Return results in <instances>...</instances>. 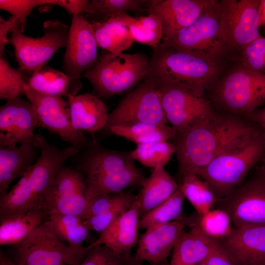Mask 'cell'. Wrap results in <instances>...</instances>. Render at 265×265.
<instances>
[{"label":"cell","mask_w":265,"mask_h":265,"mask_svg":"<svg viewBox=\"0 0 265 265\" xmlns=\"http://www.w3.org/2000/svg\"><path fill=\"white\" fill-rule=\"evenodd\" d=\"M175 152L173 143L161 141L137 145L131 153L134 160L154 169L164 167Z\"/></svg>","instance_id":"d590c367"},{"label":"cell","mask_w":265,"mask_h":265,"mask_svg":"<svg viewBox=\"0 0 265 265\" xmlns=\"http://www.w3.org/2000/svg\"><path fill=\"white\" fill-rule=\"evenodd\" d=\"M265 155V138L261 131L223 151L195 174L209 185L217 201L242 184Z\"/></svg>","instance_id":"277c9868"},{"label":"cell","mask_w":265,"mask_h":265,"mask_svg":"<svg viewBox=\"0 0 265 265\" xmlns=\"http://www.w3.org/2000/svg\"><path fill=\"white\" fill-rule=\"evenodd\" d=\"M16 25V19L12 16L7 20L0 17V56H3L5 45L9 43L8 33L15 28Z\"/></svg>","instance_id":"bcb514c9"},{"label":"cell","mask_w":265,"mask_h":265,"mask_svg":"<svg viewBox=\"0 0 265 265\" xmlns=\"http://www.w3.org/2000/svg\"><path fill=\"white\" fill-rule=\"evenodd\" d=\"M178 187L195 209L202 216L211 210L216 199L209 185L196 174H189L181 178Z\"/></svg>","instance_id":"1f68e13d"},{"label":"cell","mask_w":265,"mask_h":265,"mask_svg":"<svg viewBox=\"0 0 265 265\" xmlns=\"http://www.w3.org/2000/svg\"><path fill=\"white\" fill-rule=\"evenodd\" d=\"M259 26H265V0H261L258 9Z\"/></svg>","instance_id":"c3c4849f"},{"label":"cell","mask_w":265,"mask_h":265,"mask_svg":"<svg viewBox=\"0 0 265 265\" xmlns=\"http://www.w3.org/2000/svg\"><path fill=\"white\" fill-rule=\"evenodd\" d=\"M157 83L167 120L177 133L213 109L205 96H199L181 86Z\"/></svg>","instance_id":"9a60e30c"},{"label":"cell","mask_w":265,"mask_h":265,"mask_svg":"<svg viewBox=\"0 0 265 265\" xmlns=\"http://www.w3.org/2000/svg\"><path fill=\"white\" fill-rule=\"evenodd\" d=\"M132 265H144L142 263L137 262L134 259ZM148 265H156L149 263Z\"/></svg>","instance_id":"f907efd6"},{"label":"cell","mask_w":265,"mask_h":265,"mask_svg":"<svg viewBox=\"0 0 265 265\" xmlns=\"http://www.w3.org/2000/svg\"><path fill=\"white\" fill-rule=\"evenodd\" d=\"M136 195L140 203V218L166 200L177 189L178 184L164 167L153 169Z\"/></svg>","instance_id":"4316f807"},{"label":"cell","mask_w":265,"mask_h":265,"mask_svg":"<svg viewBox=\"0 0 265 265\" xmlns=\"http://www.w3.org/2000/svg\"><path fill=\"white\" fill-rule=\"evenodd\" d=\"M98 47L91 22L82 15L73 16L63 59L64 73L80 80L81 74L98 61Z\"/></svg>","instance_id":"2e32d148"},{"label":"cell","mask_w":265,"mask_h":265,"mask_svg":"<svg viewBox=\"0 0 265 265\" xmlns=\"http://www.w3.org/2000/svg\"><path fill=\"white\" fill-rule=\"evenodd\" d=\"M133 263V262H132Z\"/></svg>","instance_id":"db71d44e"},{"label":"cell","mask_w":265,"mask_h":265,"mask_svg":"<svg viewBox=\"0 0 265 265\" xmlns=\"http://www.w3.org/2000/svg\"><path fill=\"white\" fill-rule=\"evenodd\" d=\"M55 0H0V8L16 18L17 25L11 31L23 32L27 17L34 8L46 4L54 5Z\"/></svg>","instance_id":"ab89813d"},{"label":"cell","mask_w":265,"mask_h":265,"mask_svg":"<svg viewBox=\"0 0 265 265\" xmlns=\"http://www.w3.org/2000/svg\"><path fill=\"white\" fill-rule=\"evenodd\" d=\"M215 203L236 228L265 225V177L260 172Z\"/></svg>","instance_id":"8fae6325"},{"label":"cell","mask_w":265,"mask_h":265,"mask_svg":"<svg viewBox=\"0 0 265 265\" xmlns=\"http://www.w3.org/2000/svg\"><path fill=\"white\" fill-rule=\"evenodd\" d=\"M161 44L176 50L222 59L228 52L222 28L220 0H208L193 23Z\"/></svg>","instance_id":"52a82bcc"},{"label":"cell","mask_w":265,"mask_h":265,"mask_svg":"<svg viewBox=\"0 0 265 265\" xmlns=\"http://www.w3.org/2000/svg\"><path fill=\"white\" fill-rule=\"evenodd\" d=\"M26 84L22 71L12 67L0 56V99L7 100L25 94Z\"/></svg>","instance_id":"74e56055"},{"label":"cell","mask_w":265,"mask_h":265,"mask_svg":"<svg viewBox=\"0 0 265 265\" xmlns=\"http://www.w3.org/2000/svg\"><path fill=\"white\" fill-rule=\"evenodd\" d=\"M219 242L237 265L265 263V225L235 227Z\"/></svg>","instance_id":"44dd1931"},{"label":"cell","mask_w":265,"mask_h":265,"mask_svg":"<svg viewBox=\"0 0 265 265\" xmlns=\"http://www.w3.org/2000/svg\"><path fill=\"white\" fill-rule=\"evenodd\" d=\"M127 192L100 195L90 199L80 218L83 221L108 210L119 203L125 197Z\"/></svg>","instance_id":"b9f144b4"},{"label":"cell","mask_w":265,"mask_h":265,"mask_svg":"<svg viewBox=\"0 0 265 265\" xmlns=\"http://www.w3.org/2000/svg\"><path fill=\"white\" fill-rule=\"evenodd\" d=\"M208 91L213 109L247 118L265 102V74L239 64Z\"/></svg>","instance_id":"8992f818"},{"label":"cell","mask_w":265,"mask_h":265,"mask_svg":"<svg viewBox=\"0 0 265 265\" xmlns=\"http://www.w3.org/2000/svg\"><path fill=\"white\" fill-rule=\"evenodd\" d=\"M25 95L32 105L39 126L59 136L73 147L81 149L87 145L85 136L73 127L68 101L62 97L38 93L25 86Z\"/></svg>","instance_id":"4fadbf2b"},{"label":"cell","mask_w":265,"mask_h":265,"mask_svg":"<svg viewBox=\"0 0 265 265\" xmlns=\"http://www.w3.org/2000/svg\"><path fill=\"white\" fill-rule=\"evenodd\" d=\"M222 59L178 51L161 44L153 48L148 74L158 83L184 87L199 96L220 78Z\"/></svg>","instance_id":"3957f363"},{"label":"cell","mask_w":265,"mask_h":265,"mask_svg":"<svg viewBox=\"0 0 265 265\" xmlns=\"http://www.w3.org/2000/svg\"><path fill=\"white\" fill-rule=\"evenodd\" d=\"M145 0H91L88 11L84 16L90 22H104L120 14L131 11L140 13L146 11Z\"/></svg>","instance_id":"836d02e7"},{"label":"cell","mask_w":265,"mask_h":265,"mask_svg":"<svg viewBox=\"0 0 265 265\" xmlns=\"http://www.w3.org/2000/svg\"><path fill=\"white\" fill-rule=\"evenodd\" d=\"M182 234L168 265H198L210 253L218 241L204 235L195 226Z\"/></svg>","instance_id":"484cf974"},{"label":"cell","mask_w":265,"mask_h":265,"mask_svg":"<svg viewBox=\"0 0 265 265\" xmlns=\"http://www.w3.org/2000/svg\"><path fill=\"white\" fill-rule=\"evenodd\" d=\"M189 217L146 229L138 239L133 255L137 262L161 265L166 262L186 227Z\"/></svg>","instance_id":"d6986e66"},{"label":"cell","mask_w":265,"mask_h":265,"mask_svg":"<svg viewBox=\"0 0 265 265\" xmlns=\"http://www.w3.org/2000/svg\"><path fill=\"white\" fill-rule=\"evenodd\" d=\"M185 197L178 187L176 191L164 202L142 216L139 221V229L164 224L176 220L182 215Z\"/></svg>","instance_id":"e575fe53"},{"label":"cell","mask_w":265,"mask_h":265,"mask_svg":"<svg viewBox=\"0 0 265 265\" xmlns=\"http://www.w3.org/2000/svg\"><path fill=\"white\" fill-rule=\"evenodd\" d=\"M261 172L265 177V160L264 162V164L262 167Z\"/></svg>","instance_id":"816d5d0a"},{"label":"cell","mask_w":265,"mask_h":265,"mask_svg":"<svg viewBox=\"0 0 265 265\" xmlns=\"http://www.w3.org/2000/svg\"><path fill=\"white\" fill-rule=\"evenodd\" d=\"M49 220L43 208H36L16 217L0 220V245L18 244L37 227Z\"/></svg>","instance_id":"83f0119b"},{"label":"cell","mask_w":265,"mask_h":265,"mask_svg":"<svg viewBox=\"0 0 265 265\" xmlns=\"http://www.w3.org/2000/svg\"><path fill=\"white\" fill-rule=\"evenodd\" d=\"M206 265H237L218 241L206 257Z\"/></svg>","instance_id":"ee69618b"},{"label":"cell","mask_w":265,"mask_h":265,"mask_svg":"<svg viewBox=\"0 0 265 265\" xmlns=\"http://www.w3.org/2000/svg\"><path fill=\"white\" fill-rule=\"evenodd\" d=\"M192 225L196 226L207 237L218 241L228 237L235 229L228 214L218 208L211 210L202 216L196 213L189 216L188 227Z\"/></svg>","instance_id":"d6a6232c"},{"label":"cell","mask_w":265,"mask_h":265,"mask_svg":"<svg viewBox=\"0 0 265 265\" xmlns=\"http://www.w3.org/2000/svg\"><path fill=\"white\" fill-rule=\"evenodd\" d=\"M89 4L90 0H55L54 4L64 9L73 16L86 14Z\"/></svg>","instance_id":"f6af8a7d"},{"label":"cell","mask_w":265,"mask_h":265,"mask_svg":"<svg viewBox=\"0 0 265 265\" xmlns=\"http://www.w3.org/2000/svg\"><path fill=\"white\" fill-rule=\"evenodd\" d=\"M49 220L57 235L67 243L69 249L82 261L90 248L82 243L89 236V230L80 217L55 214L49 215Z\"/></svg>","instance_id":"f1b7e54d"},{"label":"cell","mask_w":265,"mask_h":265,"mask_svg":"<svg viewBox=\"0 0 265 265\" xmlns=\"http://www.w3.org/2000/svg\"><path fill=\"white\" fill-rule=\"evenodd\" d=\"M130 30L134 42L153 48L158 46L163 39L161 23L156 16L152 14L134 17Z\"/></svg>","instance_id":"8d00e7d4"},{"label":"cell","mask_w":265,"mask_h":265,"mask_svg":"<svg viewBox=\"0 0 265 265\" xmlns=\"http://www.w3.org/2000/svg\"><path fill=\"white\" fill-rule=\"evenodd\" d=\"M140 203L137 197L132 207L117 218L89 246L103 245L121 254L134 247L138 241Z\"/></svg>","instance_id":"7402d4cb"},{"label":"cell","mask_w":265,"mask_h":265,"mask_svg":"<svg viewBox=\"0 0 265 265\" xmlns=\"http://www.w3.org/2000/svg\"><path fill=\"white\" fill-rule=\"evenodd\" d=\"M134 19L125 12L104 22H91L98 47L114 54L129 49L134 42L130 30Z\"/></svg>","instance_id":"cb8c5ba5"},{"label":"cell","mask_w":265,"mask_h":265,"mask_svg":"<svg viewBox=\"0 0 265 265\" xmlns=\"http://www.w3.org/2000/svg\"><path fill=\"white\" fill-rule=\"evenodd\" d=\"M151 58L143 53L114 54L103 50L97 63L83 73L99 98L129 92L149 74Z\"/></svg>","instance_id":"5b68a950"},{"label":"cell","mask_w":265,"mask_h":265,"mask_svg":"<svg viewBox=\"0 0 265 265\" xmlns=\"http://www.w3.org/2000/svg\"><path fill=\"white\" fill-rule=\"evenodd\" d=\"M166 125L161 97L155 80L148 76L119 101L108 114L105 128L130 123Z\"/></svg>","instance_id":"ba28073f"},{"label":"cell","mask_w":265,"mask_h":265,"mask_svg":"<svg viewBox=\"0 0 265 265\" xmlns=\"http://www.w3.org/2000/svg\"><path fill=\"white\" fill-rule=\"evenodd\" d=\"M264 265H265V263L264 264Z\"/></svg>","instance_id":"f5cc1de1"},{"label":"cell","mask_w":265,"mask_h":265,"mask_svg":"<svg viewBox=\"0 0 265 265\" xmlns=\"http://www.w3.org/2000/svg\"><path fill=\"white\" fill-rule=\"evenodd\" d=\"M136 195L127 191L125 197L108 210L83 221L90 231L101 233L105 231L117 218L128 211L133 205Z\"/></svg>","instance_id":"f35d334b"},{"label":"cell","mask_w":265,"mask_h":265,"mask_svg":"<svg viewBox=\"0 0 265 265\" xmlns=\"http://www.w3.org/2000/svg\"><path fill=\"white\" fill-rule=\"evenodd\" d=\"M35 109L20 96L6 100L0 107V146L28 143L35 146V128L39 127Z\"/></svg>","instance_id":"e0dca14e"},{"label":"cell","mask_w":265,"mask_h":265,"mask_svg":"<svg viewBox=\"0 0 265 265\" xmlns=\"http://www.w3.org/2000/svg\"><path fill=\"white\" fill-rule=\"evenodd\" d=\"M16 246L17 261L23 265H79L82 262L57 235L49 220Z\"/></svg>","instance_id":"30bf717a"},{"label":"cell","mask_w":265,"mask_h":265,"mask_svg":"<svg viewBox=\"0 0 265 265\" xmlns=\"http://www.w3.org/2000/svg\"><path fill=\"white\" fill-rule=\"evenodd\" d=\"M0 265H23L17 261L16 262H13L11 259L6 257L2 251H0Z\"/></svg>","instance_id":"681fc988"},{"label":"cell","mask_w":265,"mask_h":265,"mask_svg":"<svg viewBox=\"0 0 265 265\" xmlns=\"http://www.w3.org/2000/svg\"><path fill=\"white\" fill-rule=\"evenodd\" d=\"M247 118L260 128L265 138V107L255 110Z\"/></svg>","instance_id":"7dc6e473"},{"label":"cell","mask_w":265,"mask_h":265,"mask_svg":"<svg viewBox=\"0 0 265 265\" xmlns=\"http://www.w3.org/2000/svg\"><path fill=\"white\" fill-rule=\"evenodd\" d=\"M260 0H220L222 28L228 53L239 52L259 34Z\"/></svg>","instance_id":"7c38bea8"},{"label":"cell","mask_w":265,"mask_h":265,"mask_svg":"<svg viewBox=\"0 0 265 265\" xmlns=\"http://www.w3.org/2000/svg\"><path fill=\"white\" fill-rule=\"evenodd\" d=\"M88 203L84 175L76 169L63 165L44 197L42 208L49 216L61 214L80 217Z\"/></svg>","instance_id":"5bb4252c"},{"label":"cell","mask_w":265,"mask_h":265,"mask_svg":"<svg viewBox=\"0 0 265 265\" xmlns=\"http://www.w3.org/2000/svg\"><path fill=\"white\" fill-rule=\"evenodd\" d=\"M208 0H148L145 6L149 14L159 20L163 32L162 41L170 39L199 16Z\"/></svg>","instance_id":"ffe728a7"},{"label":"cell","mask_w":265,"mask_h":265,"mask_svg":"<svg viewBox=\"0 0 265 265\" xmlns=\"http://www.w3.org/2000/svg\"><path fill=\"white\" fill-rule=\"evenodd\" d=\"M239 64L265 74V37L260 35L241 51Z\"/></svg>","instance_id":"60d3db41"},{"label":"cell","mask_w":265,"mask_h":265,"mask_svg":"<svg viewBox=\"0 0 265 265\" xmlns=\"http://www.w3.org/2000/svg\"><path fill=\"white\" fill-rule=\"evenodd\" d=\"M87 256L79 265H118L123 254H118L103 245L90 247Z\"/></svg>","instance_id":"7bdbcfd3"},{"label":"cell","mask_w":265,"mask_h":265,"mask_svg":"<svg viewBox=\"0 0 265 265\" xmlns=\"http://www.w3.org/2000/svg\"><path fill=\"white\" fill-rule=\"evenodd\" d=\"M44 34L33 38L20 32H11L9 43L15 49L16 60L21 71L34 72L43 67L61 48L66 47L70 27L61 22L49 20L43 23Z\"/></svg>","instance_id":"9c48e42d"},{"label":"cell","mask_w":265,"mask_h":265,"mask_svg":"<svg viewBox=\"0 0 265 265\" xmlns=\"http://www.w3.org/2000/svg\"><path fill=\"white\" fill-rule=\"evenodd\" d=\"M107 130L112 134L125 138L136 145L173 139L177 132L172 126L146 123H134L113 126Z\"/></svg>","instance_id":"4dcf8cb0"},{"label":"cell","mask_w":265,"mask_h":265,"mask_svg":"<svg viewBox=\"0 0 265 265\" xmlns=\"http://www.w3.org/2000/svg\"><path fill=\"white\" fill-rule=\"evenodd\" d=\"M34 91L45 95L67 98L69 95H77L70 88L73 84L81 85L80 80H74L65 73L48 67L33 72L26 81Z\"/></svg>","instance_id":"f546056e"},{"label":"cell","mask_w":265,"mask_h":265,"mask_svg":"<svg viewBox=\"0 0 265 265\" xmlns=\"http://www.w3.org/2000/svg\"><path fill=\"white\" fill-rule=\"evenodd\" d=\"M85 147L76 169L84 175L86 184L106 180L135 166L131 152L108 149L95 139Z\"/></svg>","instance_id":"ac0fdd59"},{"label":"cell","mask_w":265,"mask_h":265,"mask_svg":"<svg viewBox=\"0 0 265 265\" xmlns=\"http://www.w3.org/2000/svg\"><path fill=\"white\" fill-rule=\"evenodd\" d=\"M34 145L24 143L19 147H0V197L6 192L11 184L21 177L37 158Z\"/></svg>","instance_id":"d4e9b609"},{"label":"cell","mask_w":265,"mask_h":265,"mask_svg":"<svg viewBox=\"0 0 265 265\" xmlns=\"http://www.w3.org/2000/svg\"><path fill=\"white\" fill-rule=\"evenodd\" d=\"M67 101L72 124L76 130L94 133L105 128L109 113L105 104L94 94L69 95Z\"/></svg>","instance_id":"603a6c76"},{"label":"cell","mask_w":265,"mask_h":265,"mask_svg":"<svg viewBox=\"0 0 265 265\" xmlns=\"http://www.w3.org/2000/svg\"><path fill=\"white\" fill-rule=\"evenodd\" d=\"M261 131L246 117L213 109L173 139L180 176L195 174L223 151Z\"/></svg>","instance_id":"6da1fadb"},{"label":"cell","mask_w":265,"mask_h":265,"mask_svg":"<svg viewBox=\"0 0 265 265\" xmlns=\"http://www.w3.org/2000/svg\"><path fill=\"white\" fill-rule=\"evenodd\" d=\"M35 146L40 155L12 188L0 197V219L21 215L36 208H42L44 197L64 163L80 149L70 146L61 149L36 134Z\"/></svg>","instance_id":"7a4b0ae2"}]
</instances>
